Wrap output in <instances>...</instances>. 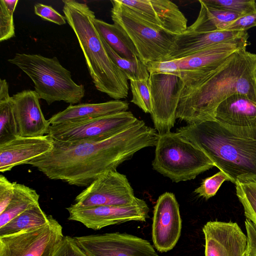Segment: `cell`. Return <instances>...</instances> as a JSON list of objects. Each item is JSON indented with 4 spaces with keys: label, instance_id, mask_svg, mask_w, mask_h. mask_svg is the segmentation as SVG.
I'll use <instances>...</instances> for the list:
<instances>
[{
    "label": "cell",
    "instance_id": "cell-1",
    "mask_svg": "<svg viewBox=\"0 0 256 256\" xmlns=\"http://www.w3.org/2000/svg\"><path fill=\"white\" fill-rule=\"evenodd\" d=\"M158 135L155 128L138 119L128 128L103 140H54L52 150L27 164L36 168L50 180L86 188L102 174L116 171L137 152L155 146Z\"/></svg>",
    "mask_w": 256,
    "mask_h": 256
},
{
    "label": "cell",
    "instance_id": "cell-2",
    "mask_svg": "<svg viewBox=\"0 0 256 256\" xmlns=\"http://www.w3.org/2000/svg\"><path fill=\"white\" fill-rule=\"evenodd\" d=\"M236 94L256 103V54L246 48L234 52L214 70L183 82L176 118L188 124L214 121L218 106Z\"/></svg>",
    "mask_w": 256,
    "mask_h": 256
},
{
    "label": "cell",
    "instance_id": "cell-3",
    "mask_svg": "<svg viewBox=\"0 0 256 256\" xmlns=\"http://www.w3.org/2000/svg\"><path fill=\"white\" fill-rule=\"evenodd\" d=\"M62 2L64 16L76 34L94 86L114 100L126 98L128 80L106 50L94 24V12L86 3L74 0Z\"/></svg>",
    "mask_w": 256,
    "mask_h": 256
},
{
    "label": "cell",
    "instance_id": "cell-4",
    "mask_svg": "<svg viewBox=\"0 0 256 256\" xmlns=\"http://www.w3.org/2000/svg\"><path fill=\"white\" fill-rule=\"evenodd\" d=\"M176 132L204 152L230 182L256 181V140L238 137L216 121L188 124Z\"/></svg>",
    "mask_w": 256,
    "mask_h": 256
},
{
    "label": "cell",
    "instance_id": "cell-5",
    "mask_svg": "<svg viewBox=\"0 0 256 256\" xmlns=\"http://www.w3.org/2000/svg\"><path fill=\"white\" fill-rule=\"evenodd\" d=\"M8 61L30 77L39 98L48 105L56 101L76 104L84 96V86L73 80L70 71L56 56L50 58L38 54L16 53Z\"/></svg>",
    "mask_w": 256,
    "mask_h": 256
},
{
    "label": "cell",
    "instance_id": "cell-6",
    "mask_svg": "<svg viewBox=\"0 0 256 256\" xmlns=\"http://www.w3.org/2000/svg\"><path fill=\"white\" fill-rule=\"evenodd\" d=\"M155 146L154 169L175 182L194 179L215 166L204 152L177 132L158 134Z\"/></svg>",
    "mask_w": 256,
    "mask_h": 256
},
{
    "label": "cell",
    "instance_id": "cell-7",
    "mask_svg": "<svg viewBox=\"0 0 256 256\" xmlns=\"http://www.w3.org/2000/svg\"><path fill=\"white\" fill-rule=\"evenodd\" d=\"M110 2L114 24L130 42L139 59L145 64L162 60L176 36L152 26L119 0Z\"/></svg>",
    "mask_w": 256,
    "mask_h": 256
},
{
    "label": "cell",
    "instance_id": "cell-8",
    "mask_svg": "<svg viewBox=\"0 0 256 256\" xmlns=\"http://www.w3.org/2000/svg\"><path fill=\"white\" fill-rule=\"evenodd\" d=\"M248 32L230 40L216 44L182 58L146 64L150 74H169L183 82L203 76L216 69L234 52L248 45Z\"/></svg>",
    "mask_w": 256,
    "mask_h": 256
},
{
    "label": "cell",
    "instance_id": "cell-9",
    "mask_svg": "<svg viewBox=\"0 0 256 256\" xmlns=\"http://www.w3.org/2000/svg\"><path fill=\"white\" fill-rule=\"evenodd\" d=\"M137 120L131 112H122L82 121L50 124L48 134L60 142L101 140L125 130Z\"/></svg>",
    "mask_w": 256,
    "mask_h": 256
},
{
    "label": "cell",
    "instance_id": "cell-10",
    "mask_svg": "<svg viewBox=\"0 0 256 256\" xmlns=\"http://www.w3.org/2000/svg\"><path fill=\"white\" fill-rule=\"evenodd\" d=\"M64 237L62 226L50 215L42 226L0 236V256H54Z\"/></svg>",
    "mask_w": 256,
    "mask_h": 256
},
{
    "label": "cell",
    "instance_id": "cell-11",
    "mask_svg": "<svg viewBox=\"0 0 256 256\" xmlns=\"http://www.w3.org/2000/svg\"><path fill=\"white\" fill-rule=\"evenodd\" d=\"M66 209L69 220L94 230L130 221L146 222L150 211L146 202L138 198L132 203L125 205L82 208L73 204Z\"/></svg>",
    "mask_w": 256,
    "mask_h": 256
},
{
    "label": "cell",
    "instance_id": "cell-12",
    "mask_svg": "<svg viewBox=\"0 0 256 256\" xmlns=\"http://www.w3.org/2000/svg\"><path fill=\"white\" fill-rule=\"evenodd\" d=\"M152 96L150 114L154 126L158 134L170 132L174 126L182 80L169 74H150L148 78Z\"/></svg>",
    "mask_w": 256,
    "mask_h": 256
},
{
    "label": "cell",
    "instance_id": "cell-13",
    "mask_svg": "<svg viewBox=\"0 0 256 256\" xmlns=\"http://www.w3.org/2000/svg\"><path fill=\"white\" fill-rule=\"evenodd\" d=\"M88 256H159L147 240L118 232L74 237Z\"/></svg>",
    "mask_w": 256,
    "mask_h": 256
},
{
    "label": "cell",
    "instance_id": "cell-14",
    "mask_svg": "<svg viewBox=\"0 0 256 256\" xmlns=\"http://www.w3.org/2000/svg\"><path fill=\"white\" fill-rule=\"evenodd\" d=\"M126 176L116 170L108 172L78 194L74 204L78 207L120 206L136 199Z\"/></svg>",
    "mask_w": 256,
    "mask_h": 256
},
{
    "label": "cell",
    "instance_id": "cell-15",
    "mask_svg": "<svg viewBox=\"0 0 256 256\" xmlns=\"http://www.w3.org/2000/svg\"><path fill=\"white\" fill-rule=\"evenodd\" d=\"M182 228L178 202L173 193L166 192L158 197L153 211L152 236L154 248L160 252L172 250L180 238Z\"/></svg>",
    "mask_w": 256,
    "mask_h": 256
},
{
    "label": "cell",
    "instance_id": "cell-16",
    "mask_svg": "<svg viewBox=\"0 0 256 256\" xmlns=\"http://www.w3.org/2000/svg\"><path fill=\"white\" fill-rule=\"evenodd\" d=\"M214 119L232 134L256 140V103L246 96L234 94L222 102Z\"/></svg>",
    "mask_w": 256,
    "mask_h": 256
},
{
    "label": "cell",
    "instance_id": "cell-17",
    "mask_svg": "<svg viewBox=\"0 0 256 256\" xmlns=\"http://www.w3.org/2000/svg\"><path fill=\"white\" fill-rule=\"evenodd\" d=\"M152 26L176 36L188 28V20L178 6L168 0H119Z\"/></svg>",
    "mask_w": 256,
    "mask_h": 256
},
{
    "label": "cell",
    "instance_id": "cell-18",
    "mask_svg": "<svg viewBox=\"0 0 256 256\" xmlns=\"http://www.w3.org/2000/svg\"><path fill=\"white\" fill-rule=\"evenodd\" d=\"M202 232L205 256H245L247 236L236 222L209 221Z\"/></svg>",
    "mask_w": 256,
    "mask_h": 256
},
{
    "label": "cell",
    "instance_id": "cell-19",
    "mask_svg": "<svg viewBox=\"0 0 256 256\" xmlns=\"http://www.w3.org/2000/svg\"><path fill=\"white\" fill-rule=\"evenodd\" d=\"M18 136L37 137L48 134L50 124L42 111L35 90H24L12 96Z\"/></svg>",
    "mask_w": 256,
    "mask_h": 256
},
{
    "label": "cell",
    "instance_id": "cell-20",
    "mask_svg": "<svg viewBox=\"0 0 256 256\" xmlns=\"http://www.w3.org/2000/svg\"><path fill=\"white\" fill-rule=\"evenodd\" d=\"M54 140L49 135L37 137L18 136L0 144V172L10 170L16 166L27 164L30 160L52 149Z\"/></svg>",
    "mask_w": 256,
    "mask_h": 256
},
{
    "label": "cell",
    "instance_id": "cell-21",
    "mask_svg": "<svg viewBox=\"0 0 256 256\" xmlns=\"http://www.w3.org/2000/svg\"><path fill=\"white\" fill-rule=\"evenodd\" d=\"M246 32V31L227 30L204 32L186 30L176 36L168 54L162 60L186 57L214 45L234 39Z\"/></svg>",
    "mask_w": 256,
    "mask_h": 256
},
{
    "label": "cell",
    "instance_id": "cell-22",
    "mask_svg": "<svg viewBox=\"0 0 256 256\" xmlns=\"http://www.w3.org/2000/svg\"><path fill=\"white\" fill-rule=\"evenodd\" d=\"M126 101L112 100L95 104H70L65 110L53 115L49 120L50 124L76 122L108 116L128 109Z\"/></svg>",
    "mask_w": 256,
    "mask_h": 256
},
{
    "label": "cell",
    "instance_id": "cell-23",
    "mask_svg": "<svg viewBox=\"0 0 256 256\" xmlns=\"http://www.w3.org/2000/svg\"><path fill=\"white\" fill-rule=\"evenodd\" d=\"M200 10L195 22L187 30L197 32H212L225 30L232 22L242 16L239 14L215 8L198 0Z\"/></svg>",
    "mask_w": 256,
    "mask_h": 256
},
{
    "label": "cell",
    "instance_id": "cell-24",
    "mask_svg": "<svg viewBox=\"0 0 256 256\" xmlns=\"http://www.w3.org/2000/svg\"><path fill=\"white\" fill-rule=\"evenodd\" d=\"M93 22L100 35L118 54L130 60H140L133 45L116 26L96 18Z\"/></svg>",
    "mask_w": 256,
    "mask_h": 256
},
{
    "label": "cell",
    "instance_id": "cell-25",
    "mask_svg": "<svg viewBox=\"0 0 256 256\" xmlns=\"http://www.w3.org/2000/svg\"><path fill=\"white\" fill-rule=\"evenodd\" d=\"M14 194L5 210L0 214V228L28 209L39 204L40 195L36 190L13 182Z\"/></svg>",
    "mask_w": 256,
    "mask_h": 256
},
{
    "label": "cell",
    "instance_id": "cell-26",
    "mask_svg": "<svg viewBox=\"0 0 256 256\" xmlns=\"http://www.w3.org/2000/svg\"><path fill=\"white\" fill-rule=\"evenodd\" d=\"M49 220L50 215H46L38 204L25 210L0 228V236L42 226L48 223Z\"/></svg>",
    "mask_w": 256,
    "mask_h": 256
},
{
    "label": "cell",
    "instance_id": "cell-27",
    "mask_svg": "<svg viewBox=\"0 0 256 256\" xmlns=\"http://www.w3.org/2000/svg\"><path fill=\"white\" fill-rule=\"evenodd\" d=\"M100 38L109 56L124 72L128 80H140L149 78L150 74L145 64L140 60H130L120 56L108 45L101 36Z\"/></svg>",
    "mask_w": 256,
    "mask_h": 256
},
{
    "label": "cell",
    "instance_id": "cell-28",
    "mask_svg": "<svg viewBox=\"0 0 256 256\" xmlns=\"http://www.w3.org/2000/svg\"><path fill=\"white\" fill-rule=\"evenodd\" d=\"M236 194L243 206L244 216L256 228V181L237 180Z\"/></svg>",
    "mask_w": 256,
    "mask_h": 256
},
{
    "label": "cell",
    "instance_id": "cell-29",
    "mask_svg": "<svg viewBox=\"0 0 256 256\" xmlns=\"http://www.w3.org/2000/svg\"><path fill=\"white\" fill-rule=\"evenodd\" d=\"M18 136V126L11 96L8 99L0 100V144Z\"/></svg>",
    "mask_w": 256,
    "mask_h": 256
},
{
    "label": "cell",
    "instance_id": "cell-30",
    "mask_svg": "<svg viewBox=\"0 0 256 256\" xmlns=\"http://www.w3.org/2000/svg\"><path fill=\"white\" fill-rule=\"evenodd\" d=\"M18 0H0V42L15 36L13 14Z\"/></svg>",
    "mask_w": 256,
    "mask_h": 256
},
{
    "label": "cell",
    "instance_id": "cell-31",
    "mask_svg": "<svg viewBox=\"0 0 256 256\" xmlns=\"http://www.w3.org/2000/svg\"><path fill=\"white\" fill-rule=\"evenodd\" d=\"M132 98L130 102L144 112H152V96L148 79L130 81Z\"/></svg>",
    "mask_w": 256,
    "mask_h": 256
},
{
    "label": "cell",
    "instance_id": "cell-32",
    "mask_svg": "<svg viewBox=\"0 0 256 256\" xmlns=\"http://www.w3.org/2000/svg\"><path fill=\"white\" fill-rule=\"evenodd\" d=\"M208 6L242 16L256 12L254 0H202Z\"/></svg>",
    "mask_w": 256,
    "mask_h": 256
},
{
    "label": "cell",
    "instance_id": "cell-33",
    "mask_svg": "<svg viewBox=\"0 0 256 256\" xmlns=\"http://www.w3.org/2000/svg\"><path fill=\"white\" fill-rule=\"evenodd\" d=\"M225 181L230 182V180L226 174L220 170L212 176L204 179L200 186L194 192L207 200L216 195Z\"/></svg>",
    "mask_w": 256,
    "mask_h": 256
},
{
    "label": "cell",
    "instance_id": "cell-34",
    "mask_svg": "<svg viewBox=\"0 0 256 256\" xmlns=\"http://www.w3.org/2000/svg\"><path fill=\"white\" fill-rule=\"evenodd\" d=\"M54 256H88L80 246L74 237L64 236Z\"/></svg>",
    "mask_w": 256,
    "mask_h": 256
},
{
    "label": "cell",
    "instance_id": "cell-35",
    "mask_svg": "<svg viewBox=\"0 0 256 256\" xmlns=\"http://www.w3.org/2000/svg\"><path fill=\"white\" fill-rule=\"evenodd\" d=\"M34 14L44 20L54 22L58 25L66 23L64 16L60 14L50 6L41 3L36 4L34 6Z\"/></svg>",
    "mask_w": 256,
    "mask_h": 256
},
{
    "label": "cell",
    "instance_id": "cell-36",
    "mask_svg": "<svg viewBox=\"0 0 256 256\" xmlns=\"http://www.w3.org/2000/svg\"><path fill=\"white\" fill-rule=\"evenodd\" d=\"M14 186L13 182L9 181L7 178L0 176V214L2 213L9 204L14 194Z\"/></svg>",
    "mask_w": 256,
    "mask_h": 256
},
{
    "label": "cell",
    "instance_id": "cell-37",
    "mask_svg": "<svg viewBox=\"0 0 256 256\" xmlns=\"http://www.w3.org/2000/svg\"><path fill=\"white\" fill-rule=\"evenodd\" d=\"M256 26V12L242 16L230 24L226 28L227 30L246 31Z\"/></svg>",
    "mask_w": 256,
    "mask_h": 256
},
{
    "label": "cell",
    "instance_id": "cell-38",
    "mask_svg": "<svg viewBox=\"0 0 256 256\" xmlns=\"http://www.w3.org/2000/svg\"><path fill=\"white\" fill-rule=\"evenodd\" d=\"M247 236V246L245 256H256V228L248 220L244 222Z\"/></svg>",
    "mask_w": 256,
    "mask_h": 256
},
{
    "label": "cell",
    "instance_id": "cell-39",
    "mask_svg": "<svg viewBox=\"0 0 256 256\" xmlns=\"http://www.w3.org/2000/svg\"><path fill=\"white\" fill-rule=\"evenodd\" d=\"M11 96L9 95L8 84L5 79L0 80V100L8 99Z\"/></svg>",
    "mask_w": 256,
    "mask_h": 256
}]
</instances>
